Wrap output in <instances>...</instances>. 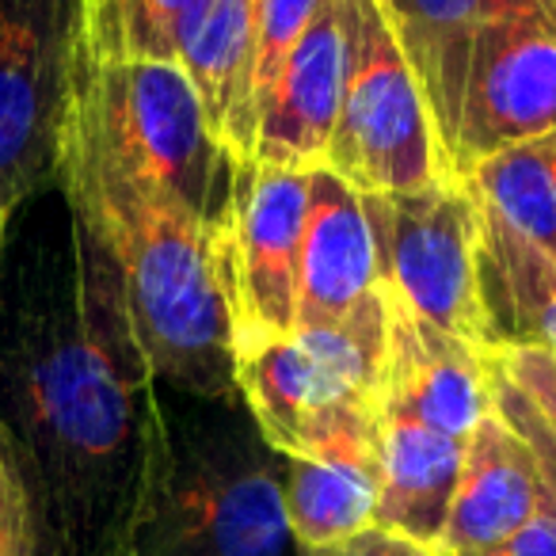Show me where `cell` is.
Segmentation results:
<instances>
[{
	"label": "cell",
	"mask_w": 556,
	"mask_h": 556,
	"mask_svg": "<svg viewBox=\"0 0 556 556\" xmlns=\"http://www.w3.org/2000/svg\"><path fill=\"white\" fill-rule=\"evenodd\" d=\"M0 457L27 556H130L164 457L161 401L115 260L62 187L12 210L0 252Z\"/></svg>",
	"instance_id": "cell-1"
},
{
	"label": "cell",
	"mask_w": 556,
	"mask_h": 556,
	"mask_svg": "<svg viewBox=\"0 0 556 556\" xmlns=\"http://www.w3.org/2000/svg\"><path fill=\"white\" fill-rule=\"evenodd\" d=\"M58 187L115 260L134 340L153 378L194 396L237 389V328L225 290L222 237L134 187L96 149L85 123L73 115V100Z\"/></svg>",
	"instance_id": "cell-2"
},
{
	"label": "cell",
	"mask_w": 556,
	"mask_h": 556,
	"mask_svg": "<svg viewBox=\"0 0 556 556\" xmlns=\"http://www.w3.org/2000/svg\"><path fill=\"white\" fill-rule=\"evenodd\" d=\"M164 457L130 556H302L287 522V454L240 389L194 396L156 381Z\"/></svg>",
	"instance_id": "cell-3"
},
{
	"label": "cell",
	"mask_w": 556,
	"mask_h": 556,
	"mask_svg": "<svg viewBox=\"0 0 556 556\" xmlns=\"http://www.w3.org/2000/svg\"><path fill=\"white\" fill-rule=\"evenodd\" d=\"M73 115L134 187L222 237L240 161L210 130L184 65L92 62L77 39Z\"/></svg>",
	"instance_id": "cell-4"
},
{
	"label": "cell",
	"mask_w": 556,
	"mask_h": 556,
	"mask_svg": "<svg viewBox=\"0 0 556 556\" xmlns=\"http://www.w3.org/2000/svg\"><path fill=\"white\" fill-rule=\"evenodd\" d=\"M386 343L389 305L378 290L332 325L237 348V389L263 439L298 457L336 412L378 404Z\"/></svg>",
	"instance_id": "cell-5"
},
{
	"label": "cell",
	"mask_w": 556,
	"mask_h": 556,
	"mask_svg": "<svg viewBox=\"0 0 556 556\" xmlns=\"http://www.w3.org/2000/svg\"><path fill=\"white\" fill-rule=\"evenodd\" d=\"M348 77L320 168L358 194L442 184L419 85L381 16L378 0H340Z\"/></svg>",
	"instance_id": "cell-6"
},
{
	"label": "cell",
	"mask_w": 556,
	"mask_h": 556,
	"mask_svg": "<svg viewBox=\"0 0 556 556\" xmlns=\"http://www.w3.org/2000/svg\"><path fill=\"white\" fill-rule=\"evenodd\" d=\"M378 290L427 325L484 351L477 298V202L462 184L363 194Z\"/></svg>",
	"instance_id": "cell-7"
},
{
	"label": "cell",
	"mask_w": 556,
	"mask_h": 556,
	"mask_svg": "<svg viewBox=\"0 0 556 556\" xmlns=\"http://www.w3.org/2000/svg\"><path fill=\"white\" fill-rule=\"evenodd\" d=\"M77 0H0V210L58 187Z\"/></svg>",
	"instance_id": "cell-8"
},
{
	"label": "cell",
	"mask_w": 556,
	"mask_h": 556,
	"mask_svg": "<svg viewBox=\"0 0 556 556\" xmlns=\"http://www.w3.org/2000/svg\"><path fill=\"white\" fill-rule=\"evenodd\" d=\"M556 130V24L538 0H495L465 77L454 179L484 156Z\"/></svg>",
	"instance_id": "cell-9"
},
{
	"label": "cell",
	"mask_w": 556,
	"mask_h": 556,
	"mask_svg": "<svg viewBox=\"0 0 556 556\" xmlns=\"http://www.w3.org/2000/svg\"><path fill=\"white\" fill-rule=\"evenodd\" d=\"M305 206L309 172L263 161L237 164L229 222L222 229V267L237 348L294 332Z\"/></svg>",
	"instance_id": "cell-10"
},
{
	"label": "cell",
	"mask_w": 556,
	"mask_h": 556,
	"mask_svg": "<svg viewBox=\"0 0 556 556\" xmlns=\"http://www.w3.org/2000/svg\"><path fill=\"white\" fill-rule=\"evenodd\" d=\"M386 305L389 343L378 386L381 419L419 424L465 442L492 412L484 351L427 325L389 298Z\"/></svg>",
	"instance_id": "cell-11"
},
{
	"label": "cell",
	"mask_w": 556,
	"mask_h": 556,
	"mask_svg": "<svg viewBox=\"0 0 556 556\" xmlns=\"http://www.w3.org/2000/svg\"><path fill=\"white\" fill-rule=\"evenodd\" d=\"M381 484L378 404L343 408L313 434L309 450L287 457V522L302 553L374 526Z\"/></svg>",
	"instance_id": "cell-12"
},
{
	"label": "cell",
	"mask_w": 556,
	"mask_h": 556,
	"mask_svg": "<svg viewBox=\"0 0 556 556\" xmlns=\"http://www.w3.org/2000/svg\"><path fill=\"white\" fill-rule=\"evenodd\" d=\"M343 77H348L343 12L340 0H325L263 96L252 161L298 172L320 168L340 115Z\"/></svg>",
	"instance_id": "cell-13"
},
{
	"label": "cell",
	"mask_w": 556,
	"mask_h": 556,
	"mask_svg": "<svg viewBox=\"0 0 556 556\" xmlns=\"http://www.w3.org/2000/svg\"><path fill=\"white\" fill-rule=\"evenodd\" d=\"M378 294V263L363 194L336 172H309L302 263H298V328L332 325Z\"/></svg>",
	"instance_id": "cell-14"
},
{
	"label": "cell",
	"mask_w": 556,
	"mask_h": 556,
	"mask_svg": "<svg viewBox=\"0 0 556 556\" xmlns=\"http://www.w3.org/2000/svg\"><path fill=\"white\" fill-rule=\"evenodd\" d=\"M378 4L424 96L442 184H457L454 146L462 126L469 54L495 0H378Z\"/></svg>",
	"instance_id": "cell-15"
},
{
	"label": "cell",
	"mask_w": 556,
	"mask_h": 556,
	"mask_svg": "<svg viewBox=\"0 0 556 556\" xmlns=\"http://www.w3.org/2000/svg\"><path fill=\"white\" fill-rule=\"evenodd\" d=\"M255 16L260 0H194L176 35V62L191 77L210 130L237 161L255 149Z\"/></svg>",
	"instance_id": "cell-16"
},
{
	"label": "cell",
	"mask_w": 556,
	"mask_h": 556,
	"mask_svg": "<svg viewBox=\"0 0 556 556\" xmlns=\"http://www.w3.org/2000/svg\"><path fill=\"white\" fill-rule=\"evenodd\" d=\"M541 510H545V488L530 450L495 412H488L477 431L465 439L454 507L439 553L500 545L530 526Z\"/></svg>",
	"instance_id": "cell-17"
},
{
	"label": "cell",
	"mask_w": 556,
	"mask_h": 556,
	"mask_svg": "<svg viewBox=\"0 0 556 556\" xmlns=\"http://www.w3.org/2000/svg\"><path fill=\"white\" fill-rule=\"evenodd\" d=\"M477 217V298L484 351L533 348L556 358V260L480 202Z\"/></svg>",
	"instance_id": "cell-18"
},
{
	"label": "cell",
	"mask_w": 556,
	"mask_h": 556,
	"mask_svg": "<svg viewBox=\"0 0 556 556\" xmlns=\"http://www.w3.org/2000/svg\"><path fill=\"white\" fill-rule=\"evenodd\" d=\"M465 442L431 427L381 419V484L374 526L439 553L454 507Z\"/></svg>",
	"instance_id": "cell-19"
},
{
	"label": "cell",
	"mask_w": 556,
	"mask_h": 556,
	"mask_svg": "<svg viewBox=\"0 0 556 556\" xmlns=\"http://www.w3.org/2000/svg\"><path fill=\"white\" fill-rule=\"evenodd\" d=\"M462 187L556 260V130L477 161Z\"/></svg>",
	"instance_id": "cell-20"
},
{
	"label": "cell",
	"mask_w": 556,
	"mask_h": 556,
	"mask_svg": "<svg viewBox=\"0 0 556 556\" xmlns=\"http://www.w3.org/2000/svg\"><path fill=\"white\" fill-rule=\"evenodd\" d=\"M194 0H77V39L92 62H176Z\"/></svg>",
	"instance_id": "cell-21"
},
{
	"label": "cell",
	"mask_w": 556,
	"mask_h": 556,
	"mask_svg": "<svg viewBox=\"0 0 556 556\" xmlns=\"http://www.w3.org/2000/svg\"><path fill=\"white\" fill-rule=\"evenodd\" d=\"M325 0H260V16H255V70H252V103L255 123H260V103L267 96L275 73L298 47L305 27L313 24L317 9Z\"/></svg>",
	"instance_id": "cell-22"
},
{
	"label": "cell",
	"mask_w": 556,
	"mask_h": 556,
	"mask_svg": "<svg viewBox=\"0 0 556 556\" xmlns=\"http://www.w3.org/2000/svg\"><path fill=\"white\" fill-rule=\"evenodd\" d=\"M484 366H488V393H492V412L526 442L533 465H538L541 488H545V503L556 515V431L541 419V412L510 386V378L492 363V355L484 351Z\"/></svg>",
	"instance_id": "cell-23"
},
{
	"label": "cell",
	"mask_w": 556,
	"mask_h": 556,
	"mask_svg": "<svg viewBox=\"0 0 556 556\" xmlns=\"http://www.w3.org/2000/svg\"><path fill=\"white\" fill-rule=\"evenodd\" d=\"M492 363L510 378V386L541 412L548 427L556 431V358L533 348H503L488 351Z\"/></svg>",
	"instance_id": "cell-24"
},
{
	"label": "cell",
	"mask_w": 556,
	"mask_h": 556,
	"mask_svg": "<svg viewBox=\"0 0 556 556\" xmlns=\"http://www.w3.org/2000/svg\"><path fill=\"white\" fill-rule=\"evenodd\" d=\"M302 556H439L434 548H424L416 541L401 538V533L378 530V526H366V530L351 533V538L336 541L325 548H309Z\"/></svg>",
	"instance_id": "cell-25"
},
{
	"label": "cell",
	"mask_w": 556,
	"mask_h": 556,
	"mask_svg": "<svg viewBox=\"0 0 556 556\" xmlns=\"http://www.w3.org/2000/svg\"><path fill=\"white\" fill-rule=\"evenodd\" d=\"M439 556H556V515L545 503V510L530 526H522L515 538L488 548H472V553H439Z\"/></svg>",
	"instance_id": "cell-26"
},
{
	"label": "cell",
	"mask_w": 556,
	"mask_h": 556,
	"mask_svg": "<svg viewBox=\"0 0 556 556\" xmlns=\"http://www.w3.org/2000/svg\"><path fill=\"white\" fill-rule=\"evenodd\" d=\"M16 545H27V526H24V503L9 477V465L0 457V556Z\"/></svg>",
	"instance_id": "cell-27"
},
{
	"label": "cell",
	"mask_w": 556,
	"mask_h": 556,
	"mask_svg": "<svg viewBox=\"0 0 556 556\" xmlns=\"http://www.w3.org/2000/svg\"><path fill=\"white\" fill-rule=\"evenodd\" d=\"M9 222H12V214H9V210H0V252H4V237H9Z\"/></svg>",
	"instance_id": "cell-28"
},
{
	"label": "cell",
	"mask_w": 556,
	"mask_h": 556,
	"mask_svg": "<svg viewBox=\"0 0 556 556\" xmlns=\"http://www.w3.org/2000/svg\"><path fill=\"white\" fill-rule=\"evenodd\" d=\"M538 4H541V9H545V16L556 24V0H538Z\"/></svg>",
	"instance_id": "cell-29"
},
{
	"label": "cell",
	"mask_w": 556,
	"mask_h": 556,
	"mask_svg": "<svg viewBox=\"0 0 556 556\" xmlns=\"http://www.w3.org/2000/svg\"><path fill=\"white\" fill-rule=\"evenodd\" d=\"M4 556H27V545H16V548H9Z\"/></svg>",
	"instance_id": "cell-30"
}]
</instances>
